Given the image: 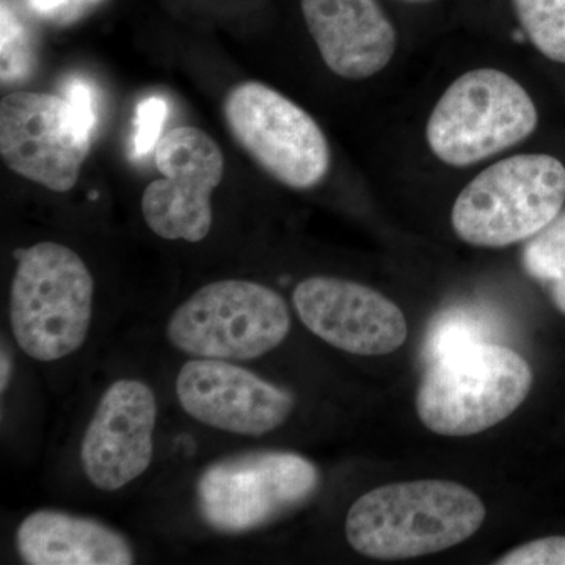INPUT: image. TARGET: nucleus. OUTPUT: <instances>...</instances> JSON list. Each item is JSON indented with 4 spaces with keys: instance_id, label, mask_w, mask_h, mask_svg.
I'll use <instances>...</instances> for the list:
<instances>
[{
    "instance_id": "b1692460",
    "label": "nucleus",
    "mask_w": 565,
    "mask_h": 565,
    "mask_svg": "<svg viewBox=\"0 0 565 565\" xmlns=\"http://www.w3.org/2000/svg\"><path fill=\"white\" fill-rule=\"evenodd\" d=\"M404 2L423 3V2H430V0H404Z\"/></svg>"
},
{
    "instance_id": "4468645a",
    "label": "nucleus",
    "mask_w": 565,
    "mask_h": 565,
    "mask_svg": "<svg viewBox=\"0 0 565 565\" xmlns=\"http://www.w3.org/2000/svg\"><path fill=\"white\" fill-rule=\"evenodd\" d=\"M302 13L322 61L338 76L367 79L392 62L396 31L375 0H302Z\"/></svg>"
},
{
    "instance_id": "f03ea898",
    "label": "nucleus",
    "mask_w": 565,
    "mask_h": 565,
    "mask_svg": "<svg viewBox=\"0 0 565 565\" xmlns=\"http://www.w3.org/2000/svg\"><path fill=\"white\" fill-rule=\"evenodd\" d=\"M95 281L66 245L39 243L17 252L10 327L22 352L55 362L82 348L90 332Z\"/></svg>"
},
{
    "instance_id": "f3484780",
    "label": "nucleus",
    "mask_w": 565,
    "mask_h": 565,
    "mask_svg": "<svg viewBox=\"0 0 565 565\" xmlns=\"http://www.w3.org/2000/svg\"><path fill=\"white\" fill-rule=\"evenodd\" d=\"M522 263L530 277L548 288L557 310L565 315V212L527 241Z\"/></svg>"
},
{
    "instance_id": "a211bd4d",
    "label": "nucleus",
    "mask_w": 565,
    "mask_h": 565,
    "mask_svg": "<svg viewBox=\"0 0 565 565\" xmlns=\"http://www.w3.org/2000/svg\"><path fill=\"white\" fill-rule=\"evenodd\" d=\"M527 39L550 61L565 63V0H512Z\"/></svg>"
},
{
    "instance_id": "5701e85b",
    "label": "nucleus",
    "mask_w": 565,
    "mask_h": 565,
    "mask_svg": "<svg viewBox=\"0 0 565 565\" xmlns=\"http://www.w3.org/2000/svg\"><path fill=\"white\" fill-rule=\"evenodd\" d=\"M10 356L7 355L6 351H2V393L6 392L7 385H9L10 382V374H11V367H10Z\"/></svg>"
},
{
    "instance_id": "9d476101",
    "label": "nucleus",
    "mask_w": 565,
    "mask_h": 565,
    "mask_svg": "<svg viewBox=\"0 0 565 565\" xmlns=\"http://www.w3.org/2000/svg\"><path fill=\"white\" fill-rule=\"evenodd\" d=\"M154 161L163 180L145 189V222L162 239L202 243L212 226L211 196L225 169L221 148L202 129L182 126L158 141Z\"/></svg>"
},
{
    "instance_id": "6ab92c4d",
    "label": "nucleus",
    "mask_w": 565,
    "mask_h": 565,
    "mask_svg": "<svg viewBox=\"0 0 565 565\" xmlns=\"http://www.w3.org/2000/svg\"><path fill=\"white\" fill-rule=\"evenodd\" d=\"M2 82L20 81L32 70V51L28 36L14 18L7 0H2Z\"/></svg>"
},
{
    "instance_id": "ddd939ff",
    "label": "nucleus",
    "mask_w": 565,
    "mask_h": 565,
    "mask_svg": "<svg viewBox=\"0 0 565 565\" xmlns=\"http://www.w3.org/2000/svg\"><path fill=\"white\" fill-rule=\"evenodd\" d=\"M292 303L311 333L353 355H386L407 340V321L401 308L360 282L307 278L294 289Z\"/></svg>"
},
{
    "instance_id": "f8f14e48",
    "label": "nucleus",
    "mask_w": 565,
    "mask_h": 565,
    "mask_svg": "<svg viewBox=\"0 0 565 565\" xmlns=\"http://www.w3.org/2000/svg\"><path fill=\"white\" fill-rule=\"evenodd\" d=\"M158 401L145 382L121 379L104 392L81 444V465L102 492L132 484L154 457Z\"/></svg>"
},
{
    "instance_id": "9b49d317",
    "label": "nucleus",
    "mask_w": 565,
    "mask_h": 565,
    "mask_svg": "<svg viewBox=\"0 0 565 565\" xmlns=\"http://www.w3.org/2000/svg\"><path fill=\"white\" fill-rule=\"evenodd\" d=\"M174 390L182 411L196 423L244 437L274 433L296 405L291 393L225 360L182 364Z\"/></svg>"
},
{
    "instance_id": "f257e3e1",
    "label": "nucleus",
    "mask_w": 565,
    "mask_h": 565,
    "mask_svg": "<svg viewBox=\"0 0 565 565\" xmlns=\"http://www.w3.org/2000/svg\"><path fill=\"white\" fill-rule=\"evenodd\" d=\"M486 508L452 481L397 482L377 487L349 509L345 537L360 555L411 559L462 544L482 526Z\"/></svg>"
},
{
    "instance_id": "4be33fe9",
    "label": "nucleus",
    "mask_w": 565,
    "mask_h": 565,
    "mask_svg": "<svg viewBox=\"0 0 565 565\" xmlns=\"http://www.w3.org/2000/svg\"><path fill=\"white\" fill-rule=\"evenodd\" d=\"M65 99L70 103L71 109L74 110L82 125L95 132L98 115H96L95 93H93L90 85L79 79V77H73V79L66 82Z\"/></svg>"
},
{
    "instance_id": "0eeeda50",
    "label": "nucleus",
    "mask_w": 565,
    "mask_h": 565,
    "mask_svg": "<svg viewBox=\"0 0 565 565\" xmlns=\"http://www.w3.org/2000/svg\"><path fill=\"white\" fill-rule=\"evenodd\" d=\"M319 471L307 457L288 451H256L226 457L200 476L196 503L204 522L225 534L269 525L307 503Z\"/></svg>"
},
{
    "instance_id": "2eb2a0df",
    "label": "nucleus",
    "mask_w": 565,
    "mask_h": 565,
    "mask_svg": "<svg viewBox=\"0 0 565 565\" xmlns=\"http://www.w3.org/2000/svg\"><path fill=\"white\" fill-rule=\"evenodd\" d=\"M17 552L29 565H129L132 546L125 535L96 520L41 509L18 526Z\"/></svg>"
},
{
    "instance_id": "412c9836",
    "label": "nucleus",
    "mask_w": 565,
    "mask_h": 565,
    "mask_svg": "<svg viewBox=\"0 0 565 565\" xmlns=\"http://www.w3.org/2000/svg\"><path fill=\"white\" fill-rule=\"evenodd\" d=\"M498 565H565L564 535H550L516 546L493 561Z\"/></svg>"
},
{
    "instance_id": "aec40b11",
    "label": "nucleus",
    "mask_w": 565,
    "mask_h": 565,
    "mask_svg": "<svg viewBox=\"0 0 565 565\" xmlns=\"http://www.w3.org/2000/svg\"><path fill=\"white\" fill-rule=\"evenodd\" d=\"M169 106L158 96H150L137 104L134 118V154H148L154 148L156 141L161 140L163 121Z\"/></svg>"
},
{
    "instance_id": "1a4fd4ad",
    "label": "nucleus",
    "mask_w": 565,
    "mask_h": 565,
    "mask_svg": "<svg viewBox=\"0 0 565 565\" xmlns=\"http://www.w3.org/2000/svg\"><path fill=\"white\" fill-rule=\"evenodd\" d=\"M92 139L62 96L14 92L0 104L2 161L50 191L70 192L76 185Z\"/></svg>"
},
{
    "instance_id": "39448f33",
    "label": "nucleus",
    "mask_w": 565,
    "mask_h": 565,
    "mask_svg": "<svg viewBox=\"0 0 565 565\" xmlns=\"http://www.w3.org/2000/svg\"><path fill=\"white\" fill-rule=\"evenodd\" d=\"M291 330L285 299L262 282L221 280L184 300L167 322V340L195 359L247 362L278 348Z\"/></svg>"
},
{
    "instance_id": "6e6552de",
    "label": "nucleus",
    "mask_w": 565,
    "mask_h": 565,
    "mask_svg": "<svg viewBox=\"0 0 565 565\" xmlns=\"http://www.w3.org/2000/svg\"><path fill=\"white\" fill-rule=\"evenodd\" d=\"M226 125L259 167L291 189H311L330 169V147L310 114L262 82L237 85L223 103Z\"/></svg>"
},
{
    "instance_id": "dca6fc26",
    "label": "nucleus",
    "mask_w": 565,
    "mask_h": 565,
    "mask_svg": "<svg viewBox=\"0 0 565 565\" xmlns=\"http://www.w3.org/2000/svg\"><path fill=\"white\" fill-rule=\"evenodd\" d=\"M493 319L486 310L452 307L441 311L430 323L424 340L423 359L427 366L473 345L490 343L494 337Z\"/></svg>"
},
{
    "instance_id": "423d86ee",
    "label": "nucleus",
    "mask_w": 565,
    "mask_h": 565,
    "mask_svg": "<svg viewBox=\"0 0 565 565\" xmlns=\"http://www.w3.org/2000/svg\"><path fill=\"white\" fill-rule=\"evenodd\" d=\"M537 121L533 98L514 77L479 68L446 88L427 121L426 139L446 166L468 167L527 139Z\"/></svg>"
},
{
    "instance_id": "7ed1b4c3",
    "label": "nucleus",
    "mask_w": 565,
    "mask_h": 565,
    "mask_svg": "<svg viewBox=\"0 0 565 565\" xmlns=\"http://www.w3.org/2000/svg\"><path fill=\"white\" fill-rule=\"evenodd\" d=\"M533 386V371L520 353L484 343L427 366L416 412L427 429L446 437L484 433L509 418Z\"/></svg>"
},
{
    "instance_id": "20e7f679",
    "label": "nucleus",
    "mask_w": 565,
    "mask_h": 565,
    "mask_svg": "<svg viewBox=\"0 0 565 565\" xmlns=\"http://www.w3.org/2000/svg\"><path fill=\"white\" fill-rule=\"evenodd\" d=\"M564 203L563 162L548 154L512 156L465 185L452 206V228L475 247H508L544 230Z\"/></svg>"
}]
</instances>
